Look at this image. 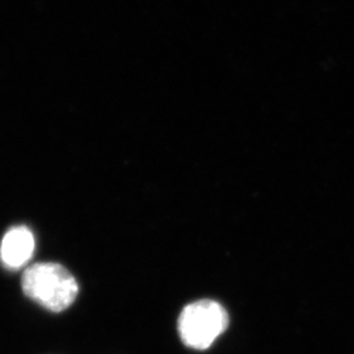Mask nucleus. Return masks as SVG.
Returning <instances> with one entry per match:
<instances>
[{
	"label": "nucleus",
	"mask_w": 354,
	"mask_h": 354,
	"mask_svg": "<svg viewBox=\"0 0 354 354\" xmlns=\"http://www.w3.org/2000/svg\"><path fill=\"white\" fill-rule=\"evenodd\" d=\"M35 238L29 228L13 227L4 235L0 245L1 263L8 269H19L32 257Z\"/></svg>",
	"instance_id": "nucleus-3"
},
{
	"label": "nucleus",
	"mask_w": 354,
	"mask_h": 354,
	"mask_svg": "<svg viewBox=\"0 0 354 354\" xmlns=\"http://www.w3.org/2000/svg\"><path fill=\"white\" fill-rule=\"evenodd\" d=\"M228 313L222 304L210 299H201L183 308L177 329L185 346L196 351H206L228 328Z\"/></svg>",
	"instance_id": "nucleus-2"
},
{
	"label": "nucleus",
	"mask_w": 354,
	"mask_h": 354,
	"mask_svg": "<svg viewBox=\"0 0 354 354\" xmlns=\"http://www.w3.org/2000/svg\"><path fill=\"white\" fill-rule=\"evenodd\" d=\"M21 288L29 299L53 313L67 310L79 292L75 277L57 263H38L26 268Z\"/></svg>",
	"instance_id": "nucleus-1"
}]
</instances>
